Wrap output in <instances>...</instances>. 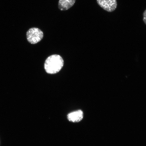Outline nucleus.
Instances as JSON below:
<instances>
[{
  "instance_id": "1",
  "label": "nucleus",
  "mask_w": 146,
  "mask_h": 146,
  "mask_svg": "<svg viewBox=\"0 0 146 146\" xmlns=\"http://www.w3.org/2000/svg\"><path fill=\"white\" fill-rule=\"evenodd\" d=\"M64 63V60L61 56L57 54L52 55L45 60L44 69L48 74H55L61 70Z\"/></svg>"
},
{
  "instance_id": "2",
  "label": "nucleus",
  "mask_w": 146,
  "mask_h": 146,
  "mask_svg": "<svg viewBox=\"0 0 146 146\" xmlns=\"http://www.w3.org/2000/svg\"><path fill=\"white\" fill-rule=\"evenodd\" d=\"M43 36V32L37 27L30 28L26 33L27 41L31 44H36L39 42L42 39Z\"/></svg>"
},
{
  "instance_id": "3",
  "label": "nucleus",
  "mask_w": 146,
  "mask_h": 146,
  "mask_svg": "<svg viewBox=\"0 0 146 146\" xmlns=\"http://www.w3.org/2000/svg\"><path fill=\"white\" fill-rule=\"evenodd\" d=\"M100 6L107 12L113 11L117 7L116 0H97Z\"/></svg>"
},
{
  "instance_id": "4",
  "label": "nucleus",
  "mask_w": 146,
  "mask_h": 146,
  "mask_svg": "<svg viewBox=\"0 0 146 146\" xmlns=\"http://www.w3.org/2000/svg\"><path fill=\"white\" fill-rule=\"evenodd\" d=\"M84 113L81 110H78L69 113L67 115V118L69 121L73 123H78L83 119Z\"/></svg>"
},
{
  "instance_id": "5",
  "label": "nucleus",
  "mask_w": 146,
  "mask_h": 146,
  "mask_svg": "<svg viewBox=\"0 0 146 146\" xmlns=\"http://www.w3.org/2000/svg\"><path fill=\"white\" fill-rule=\"evenodd\" d=\"M76 1V0H59L58 8L61 11L68 10L74 5Z\"/></svg>"
},
{
  "instance_id": "6",
  "label": "nucleus",
  "mask_w": 146,
  "mask_h": 146,
  "mask_svg": "<svg viewBox=\"0 0 146 146\" xmlns=\"http://www.w3.org/2000/svg\"><path fill=\"white\" fill-rule=\"evenodd\" d=\"M143 21L144 23L146 25V10L144 11L143 13Z\"/></svg>"
}]
</instances>
